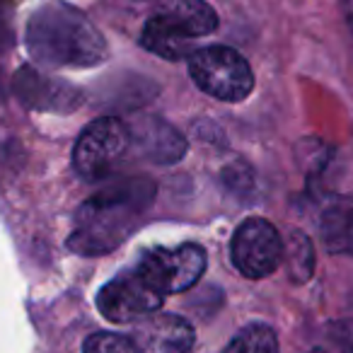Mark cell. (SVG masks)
<instances>
[{
    "label": "cell",
    "mask_w": 353,
    "mask_h": 353,
    "mask_svg": "<svg viewBox=\"0 0 353 353\" xmlns=\"http://www.w3.org/2000/svg\"><path fill=\"white\" fill-rule=\"evenodd\" d=\"M343 12H346V20H348V27H351L353 32V0H343Z\"/></svg>",
    "instance_id": "e0dca14e"
},
{
    "label": "cell",
    "mask_w": 353,
    "mask_h": 353,
    "mask_svg": "<svg viewBox=\"0 0 353 353\" xmlns=\"http://www.w3.org/2000/svg\"><path fill=\"white\" fill-rule=\"evenodd\" d=\"M138 266L167 298L170 293H182L192 288L201 279V274L206 271V252L192 242L176 247H155L141 256Z\"/></svg>",
    "instance_id": "ba28073f"
},
{
    "label": "cell",
    "mask_w": 353,
    "mask_h": 353,
    "mask_svg": "<svg viewBox=\"0 0 353 353\" xmlns=\"http://www.w3.org/2000/svg\"><path fill=\"white\" fill-rule=\"evenodd\" d=\"M223 353H279V336L274 327L264 322L247 324L225 346Z\"/></svg>",
    "instance_id": "5bb4252c"
},
{
    "label": "cell",
    "mask_w": 353,
    "mask_h": 353,
    "mask_svg": "<svg viewBox=\"0 0 353 353\" xmlns=\"http://www.w3.org/2000/svg\"><path fill=\"white\" fill-rule=\"evenodd\" d=\"M15 90L25 104L46 112H70L83 102V94H78L73 88L54 83L51 78H39L32 70L17 73Z\"/></svg>",
    "instance_id": "8fae6325"
},
{
    "label": "cell",
    "mask_w": 353,
    "mask_h": 353,
    "mask_svg": "<svg viewBox=\"0 0 353 353\" xmlns=\"http://www.w3.org/2000/svg\"><path fill=\"white\" fill-rule=\"evenodd\" d=\"M131 143H136L143 155H148L157 165L179 162L187 152V141L182 138V133L155 117L141 119L131 128Z\"/></svg>",
    "instance_id": "30bf717a"
},
{
    "label": "cell",
    "mask_w": 353,
    "mask_h": 353,
    "mask_svg": "<svg viewBox=\"0 0 353 353\" xmlns=\"http://www.w3.org/2000/svg\"><path fill=\"white\" fill-rule=\"evenodd\" d=\"M189 75L211 97L242 102L254 90V73L240 51L230 46H206L189 56Z\"/></svg>",
    "instance_id": "277c9868"
},
{
    "label": "cell",
    "mask_w": 353,
    "mask_h": 353,
    "mask_svg": "<svg viewBox=\"0 0 353 353\" xmlns=\"http://www.w3.org/2000/svg\"><path fill=\"white\" fill-rule=\"evenodd\" d=\"M162 303H165V295L138 264L114 276L109 283L102 285L97 295L99 312L117 324L138 322L157 312Z\"/></svg>",
    "instance_id": "8992f818"
},
{
    "label": "cell",
    "mask_w": 353,
    "mask_h": 353,
    "mask_svg": "<svg viewBox=\"0 0 353 353\" xmlns=\"http://www.w3.org/2000/svg\"><path fill=\"white\" fill-rule=\"evenodd\" d=\"M216 30L218 15L203 0H157L141 32V46L170 61L189 59L192 41Z\"/></svg>",
    "instance_id": "3957f363"
},
{
    "label": "cell",
    "mask_w": 353,
    "mask_h": 353,
    "mask_svg": "<svg viewBox=\"0 0 353 353\" xmlns=\"http://www.w3.org/2000/svg\"><path fill=\"white\" fill-rule=\"evenodd\" d=\"M232 264L247 279H266L283 261V240L264 218H247L232 235Z\"/></svg>",
    "instance_id": "52a82bcc"
},
{
    "label": "cell",
    "mask_w": 353,
    "mask_h": 353,
    "mask_svg": "<svg viewBox=\"0 0 353 353\" xmlns=\"http://www.w3.org/2000/svg\"><path fill=\"white\" fill-rule=\"evenodd\" d=\"M128 148H131V128L121 119H94L75 141L73 167L83 179L97 182L112 174Z\"/></svg>",
    "instance_id": "5b68a950"
},
{
    "label": "cell",
    "mask_w": 353,
    "mask_h": 353,
    "mask_svg": "<svg viewBox=\"0 0 353 353\" xmlns=\"http://www.w3.org/2000/svg\"><path fill=\"white\" fill-rule=\"evenodd\" d=\"M322 240L334 254L353 256V208H332L322 218Z\"/></svg>",
    "instance_id": "7c38bea8"
},
{
    "label": "cell",
    "mask_w": 353,
    "mask_h": 353,
    "mask_svg": "<svg viewBox=\"0 0 353 353\" xmlns=\"http://www.w3.org/2000/svg\"><path fill=\"white\" fill-rule=\"evenodd\" d=\"M283 261L295 283H305L314 274V250L303 230H293L283 242Z\"/></svg>",
    "instance_id": "4fadbf2b"
},
{
    "label": "cell",
    "mask_w": 353,
    "mask_h": 353,
    "mask_svg": "<svg viewBox=\"0 0 353 353\" xmlns=\"http://www.w3.org/2000/svg\"><path fill=\"white\" fill-rule=\"evenodd\" d=\"M155 196V184L148 179H128L112 184L99 192L75 216L73 235L68 247L78 254H107L119 247L133 228L141 223V216Z\"/></svg>",
    "instance_id": "7a4b0ae2"
},
{
    "label": "cell",
    "mask_w": 353,
    "mask_h": 353,
    "mask_svg": "<svg viewBox=\"0 0 353 353\" xmlns=\"http://www.w3.org/2000/svg\"><path fill=\"white\" fill-rule=\"evenodd\" d=\"M332 353H353V319L334 322L327 332Z\"/></svg>",
    "instance_id": "2e32d148"
},
{
    "label": "cell",
    "mask_w": 353,
    "mask_h": 353,
    "mask_svg": "<svg viewBox=\"0 0 353 353\" xmlns=\"http://www.w3.org/2000/svg\"><path fill=\"white\" fill-rule=\"evenodd\" d=\"M128 339L136 353H192L194 348V329L179 314H148L138 319Z\"/></svg>",
    "instance_id": "9c48e42d"
},
{
    "label": "cell",
    "mask_w": 353,
    "mask_h": 353,
    "mask_svg": "<svg viewBox=\"0 0 353 353\" xmlns=\"http://www.w3.org/2000/svg\"><path fill=\"white\" fill-rule=\"evenodd\" d=\"M83 353H136L131 339L119 334H92L85 341Z\"/></svg>",
    "instance_id": "9a60e30c"
},
{
    "label": "cell",
    "mask_w": 353,
    "mask_h": 353,
    "mask_svg": "<svg viewBox=\"0 0 353 353\" xmlns=\"http://www.w3.org/2000/svg\"><path fill=\"white\" fill-rule=\"evenodd\" d=\"M27 49L49 68H92L107 59V41L99 30L65 3H46L27 22Z\"/></svg>",
    "instance_id": "6da1fadb"
},
{
    "label": "cell",
    "mask_w": 353,
    "mask_h": 353,
    "mask_svg": "<svg viewBox=\"0 0 353 353\" xmlns=\"http://www.w3.org/2000/svg\"><path fill=\"white\" fill-rule=\"evenodd\" d=\"M310 353H327V351H324V348H312Z\"/></svg>",
    "instance_id": "ac0fdd59"
}]
</instances>
